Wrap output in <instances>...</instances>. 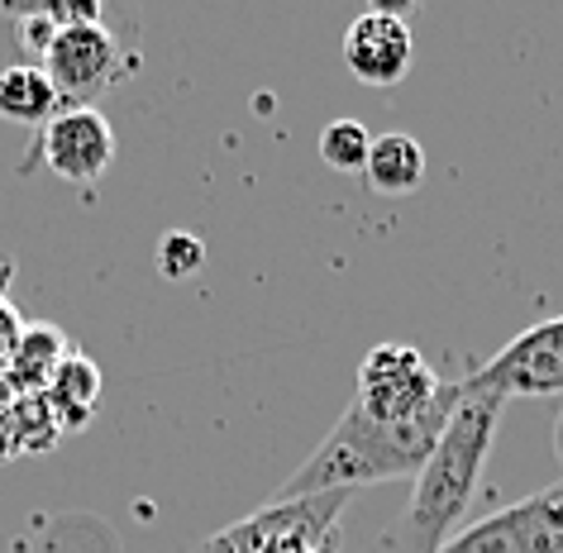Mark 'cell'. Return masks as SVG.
<instances>
[{"instance_id": "30bf717a", "label": "cell", "mask_w": 563, "mask_h": 553, "mask_svg": "<svg viewBox=\"0 0 563 553\" xmlns=\"http://www.w3.org/2000/svg\"><path fill=\"white\" fill-rule=\"evenodd\" d=\"M368 187L377 196H411L426 181V148H420L416 134H377L368 148V167H363Z\"/></svg>"}, {"instance_id": "52a82bcc", "label": "cell", "mask_w": 563, "mask_h": 553, "mask_svg": "<svg viewBox=\"0 0 563 553\" xmlns=\"http://www.w3.org/2000/svg\"><path fill=\"white\" fill-rule=\"evenodd\" d=\"M38 163L77 187H96L115 163V130L96 106H63L38 134Z\"/></svg>"}, {"instance_id": "ba28073f", "label": "cell", "mask_w": 563, "mask_h": 553, "mask_svg": "<svg viewBox=\"0 0 563 553\" xmlns=\"http://www.w3.org/2000/svg\"><path fill=\"white\" fill-rule=\"evenodd\" d=\"M416 38L401 10H363L344 34V67L363 87H397L411 73Z\"/></svg>"}, {"instance_id": "5b68a950", "label": "cell", "mask_w": 563, "mask_h": 553, "mask_svg": "<svg viewBox=\"0 0 563 553\" xmlns=\"http://www.w3.org/2000/svg\"><path fill=\"white\" fill-rule=\"evenodd\" d=\"M463 381L477 391L501 396V401H511V396H559L563 391V316L520 330L511 344L492 353Z\"/></svg>"}, {"instance_id": "8fae6325", "label": "cell", "mask_w": 563, "mask_h": 553, "mask_svg": "<svg viewBox=\"0 0 563 553\" xmlns=\"http://www.w3.org/2000/svg\"><path fill=\"white\" fill-rule=\"evenodd\" d=\"M44 401L53 410V420H58V430H81V424H91L96 406H101V367H96L87 353H67L63 367L48 381Z\"/></svg>"}, {"instance_id": "8992f818", "label": "cell", "mask_w": 563, "mask_h": 553, "mask_svg": "<svg viewBox=\"0 0 563 553\" xmlns=\"http://www.w3.org/2000/svg\"><path fill=\"white\" fill-rule=\"evenodd\" d=\"M120 38L101 20H77L63 24L44 48V73L58 87L63 106H91L96 91H106L120 77Z\"/></svg>"}, {"instance_id": "4fadbf2b", "label": "cell", "mask_w": 563, "mask_h": 553, "mask_svg": "<svg viewBox=\"0 0 563 553\" xmlns=\"http://www.w3.org/2000/svg\"><path fill=\"white\" fill-rule=\"evenodd\" d=\"M368 148H373V134L358 120H330L320 130V158L334 173H363L368 167Z\"/></svg>"}, {"instance_id": "7c38bea8", "label": "cell", "mask_w": 563, "mask_h": 553, "mask_svg": "<svg viewBox=\"0 0 563 553\" xmlns=\"http://www.w3.org/2000/svg\"><path fill=\"white\" fill-rule=\"evenodd\" d=\"M63 110L58 87L48 81L44 67L15 63L0 73V120L10 124H48Z\"/></svg>"}, {"instance_id": "2e32d148", "label": "cell", "mask_w": 563, "mask_h": 553, "mask_svg": "<svg viewBox=\"0 0 563 553\" xmlns=\"http://www.w3.org/2000/svg\"><path fill=\"white\" fill-rule=\"evenodd\" d=\"M554 449H559V458H563V416H559V424H554Z\"/></svg>"}, {"instance_id": "277c9868", "label": "cell", "mask_w": 563, "mask_h": 553, "mask_svg": "<svg viewBox=\"0 0 563 553\" xmlns=\"http://www.w3.org/2000/svg\"><path fill=\"white\" fill-rule=\"evenodd\" d=\"M440 553H563V477L463 524Z\"/></svg>"}, {"instance_id": "9a60e30c", "label": "cell", "mask_w": 563, "mask_h": 553, "mask_svg": "<svg viewBox=\"0 0 563 553\" xmlns=\"http://www.w3.org/2000/svg\"><path fill=\"white\" fill-rule=\"evenodd\" d=\"M10 281H15V263H10L5 253H0V301L10 296Z\"/></svg>"}, {"instance_id": "6da1fadb", "label": "cell", "mask_w": 563, "mask_h": 553, "mask_svg": "<svg viewBox=\"0 0 563 553\" xmlns=\"http://www.w3.org/2000/svg\"><path fill=\"white\" fill-rule=\"evenodd\" d=\"M463 396L449 416L444 434L434 439L426 467L416 473L411 501L391 530L383 534V553H440L449 539L459 534V520L468 516L483 467L492 458V439H497L506 401L492 391H477L468 381H459Z\"/></svg>"}, {"instance_id": "9c48e42d", "label": "cell", "mask_w": 563, "mask_h": 553, "mask_svg": "<svg viewBox=\"0 0 563 553\" xmlns=\"http://www.w3.org/2000/svg\"><path fill=\"white\" fill-rule=\"evenodd\" d=\"M67 353L73 349H67L58 324H24L20 344H15V353H10V367H5L0 391L5 396H44Z\"/></svg>"}, {"instance_id": "3957f363", "label": "cell", "mask_w": 563, "mask_h": 553, "mask_svg": "<svg viewBox=\"0 0 563 553\" xmlns=\"http://www.w3.org/2000/svg\"><path fill=\"white\" fill-rule=\"evenodd\" d=\"M459 396V381H444L426 363V353L401 339L377 344L368 358L358 363V396L354 406L363 416L383 420V424H411L434 416L440 406H449Z\"/></svg>"}, {"instance_id": "7a4b0ae2", "label": "cell", "mask_w": 563, "mask_h": 553, "mask_svg": "<svg viewBox=\"0 0 563 553\" xmlns=\"http://www.w3.org/2000/svg\"><path fill=\"white\" fill-rule=\"evenodd\" d=\"M459 396H463V387H459ZM459 396L434 410V416L411 420V424H383L349 401L344 416L330 424V434L311 449V458L282 482L267 506L306 501V496H325V491H358V487L391 482V477H416L430 458L434 439L444 434L449 416H454Z\"/></svg>"}, {"instance_id": "5bb4252c", "label": "cell", "mask_w": 563, "mask_h": 553, "mask_svg": "<svg viewBox=\"0 0 563 553\" xmlns=\"http://www.w3.org/2000/svg\"><path fill=\"white\" fill-rule=\"evenodd\" d=\"M201 267H206V244L191 230L163 234V244H158V273L167 281H187V277L201 273Z\"/></svg>"}]
</instances>
